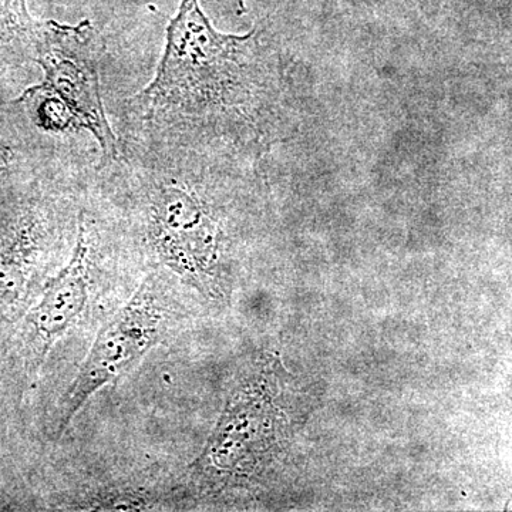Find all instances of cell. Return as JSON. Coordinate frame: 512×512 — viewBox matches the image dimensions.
Returning a JSON list of instances; mask_svg holds the SVG:
<instances>
[{
	"mask_svg": "<svg viewBox=\"0 0 512 512\" xmlns=\"http://www.w3.org/2000/svg\"><path fill=\"white\" fill-rule=\"evenodd\" d=\"M289 128L284 63L264 30L220 32L200 0H180L156 73L124 103L119 134L256 163Z\"/></svg>",
	"mask_w": 512,
	"mask_h": 512,
	"instance_id": "cell-1",
	"label": "cell"
},
{
	"mask_svg": "<svg viewBox=\"0 0 512 512\" xmlns=\"http://www.w3.org/2000/svg\"><path fill=\"white\" fill-rule=\"evenodd\" d=\"M234 2L238 15H245V13H247V2H245V0H234Z\"/></svg>",
	"mask_w": 512,
	"mask_h": 512,
	"instance_id": "cell-6",
	"label": "cell"
},
{
	"mask_svg": "<svg viewBox=\"0 0 512 512\" xmlns=\"http://www.w3.org/2000/svg\"><path fill=\"white\" fill-rule=\"evenodd\" d=\"M100 245L99 225L89 211L80 208L70 258L46 282L39 303L29 315L30 325L46 348L62 338L82 315L89 299L90 278L99 261Z\"/></svg>",
	"mask_w": 512,
	"mask_h": 512,
	"instance_id": "cell-4",
	"label": "cell"
},
{
	"mask_svg": "<svg viewBox=\"0 0 512 512\" xmlns=\"http://www.w3.org/2000/svg\"><path fill=\"white\" fill-rule=\"evenodd\" d=\"M164 330L163 303L153 276H148L94 340L57 413V436H62L94 394L123 376L157 346Z\"/></svg>",
	"mask_w": 512,
	"mask_h": 512,
	"instance_id": "cell-3",
	"label": "cell"
},
{
	"mask_svg": "<svg viewBox=\"0 0 512 512\" xmlns=\"http://www.w3.org/2000/svg\"><path fill=\"white\" fill-rule=\"evenodd\" d=\"M103 52L99 30L89 19L76 25L40 20L30 49V62L43 73L40 84L72 111L83 133L96 141L99 164L119 153V137L107 117L101 93Z\"/></svg>",
	"mask_w": 512,
	"mask_h": 512,
	"instance_id": "cell-2",
	"label": "cell"
},
{
	"mask_svg": "<svg viewBox=\"0 0 512 512\" xmlns=\"http://www.w3.org/2000/svg\"><path fill=\"white\" fill-rule=\"evenodd\" d=\"M39 26L40 20L33 18L28 0H0V52L30 62V49Z\"/></svg>",
	"mask_w": 512,
	"mask_h": 512,
	"instance_id": "cell-5",
	"label": "cell"
},
{
	"mask_svg": "<svg viewBox=\"0 0 512 512\" xmlns=\"http://www.w3.org/2000/svg\"><path fill=\"white\" fill-rule=\"evenodd\" d=\"M6 168H8V151H6L5 164H0V181H2L3 175L6 173Z\"/></svg>",
	"mask_w": 512,
	"mask_h": 512,
	"instance_id": "cell-7",
	"label": "cell"
}]
</instances>
